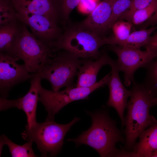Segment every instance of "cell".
Returning a JSON list of instances; mask_svg holds the SVG:
<instances>
[{
    "label": "cell",
    "mask_w": 157,
    "mask_h": 157,
    "mask_svg": "<svg viewBox=\"0 0 157 157\" xmlns=\"http://www.w3.org/2000/svg\"><path fill=\"white\" fill-rule=\"evenodd\" d=\"M20 30L15 45L13 56L23 61L28 71L40 74L51 62L56 52L40 41L29 31L27 26L21 22Z\"/></svg>",
    "instance_id": "obj_4"
},
{
    "label": "cell",
    "mask_w": 157,
    "mask_h": 157,
    "mask_svg": "<svg viewBox=\"0 0 157 157\" xmlns=\"http://www.w3.org/2000/svg\"><path fill=\"white\" fill-rule=\"evenodd\" d=\"M83 60L68 51L58 50L51 63L38 74L42 79L49 81L53 91L74 86V78Z\"/></svg>",
    "instance_id": "obj_7"
},
{
    "label": "cell",
    "mask_w": 157,
    "mask_h": 157,
    "mask_svg": "<svg viewBox=\"0 0 157 157\" xmlns=\"http://www.w3.org/2000/svg\"><path fill=\"white\" fill-rule=\"evenodd\" d=\"M20 21L18 20L0 26V52L15 58L13 56V51L20 31Z\"/></svg>",
    "instance_id": "obj_17"
},
{
    "label": "cell",
    "mask_w": 157,
    "mask_h": 157,
    "mask_svg": "<svg viewBox=\"0 0 157 157\" xmlns=\"http://www.w3.org/2000/svg\"><path fill=\"white\" fill-rule=\"evenodd\" d=\"M153 0H131L129 9L123 14L119 20H126L131 22L132 16L136 11L149 6Z\"/></svg>",
    "instance_id": "obj_26"
},
{
    "label": "cell",
    "mask_w": 157,
    "mask_h": 157,
    "mask_svg": "<svg viewBox=\"0 0 157 157\" xmlns=\"http://www.w3.org/2000/svg\"><path fill=\"white\" fill-rule=\"evenodd\" d=\"M86 112L92 119L91 126L76 138L68 139L67 141L74 142L77 146H89L100 157H120L121 150L118 149L116 144L118 142L124 144L125 140L116 122L104 110Z\"/></svg>",
    "instance_id": "obj_1"
},
{
    "label": "cell",
    "mask_w": 157,
    "mask_h": 157,
    "mask_svg": "<svg viewBox=\"0 0 157 157\" xmlns=\"http://www.w3.org/2000/svg\"><path fill=\"white\" fill-rule=\"evenodd\" d=\"M133 24L124 20H118L113 26V35L106 37V44L117 45L119 42L126 39L131 33Z\"/></svg>",
    "instance_id": "obj_20"
},
{
    "label": "cell",
    "mask_w": 157,
    "mask_h": 157,
    "mask_svg": "<svg viewBox=\"0 0 157 157\" xmlns=\"http://www.w3.org/2000/svg\"><path fill=\"white\" fill-rule=\"evenodd\" d=\"M144 47L146 49L157 52V33L150 37L149 42Z\"/></svg>",
    "instance_id": "obj_28"
},
{
    "label": "cell",
    "mask_w": 157,
    "mask_h": 157,
    "mask_svg": "<svg viewBox=\"0 0 157 157\" xmlns=\"http://www.w3.org/2000/svg\"><path fill=\"white\" fill-rule=\"evenodd\" d=\"M109 65L111 68V71L107 84L109 89V95L106 105L115 109L123 127L124 126V111L126 107L128 99L130 97L131 92V90H127L122 82L115 60L111 58Z\"/></svg>",
    "instance_id": "obj_12"
},
{
    "label": "cell",
    "mask_w": 157,
    "mask_h": 157,
    "mask_svg": "<svg viewBox=\"0 0 157 157\" xmlns=\"http://www.w3.org/2000/svg\"><path fill=\"white\" fill-rule=\"evenodd\" d=\"M116 0H103L85 19L77 24L83 29L104 37L108 31L107 26Z\"/></svg>",
    "instance_id": "obj_13"
},
{
    "label": "cell",
    "mask_w": 157,
    "mask_h": 157,
    "mask_svg": "<svg viewBox=\"0 0 157 157\" xmlns=\"http://www.w3.org/2000/svg\"><path fill=\"white\" fill-rule=\"evenodd\" d=\"M81 0H57L60 23L64 27L70 22L71 12L78 6Z\"/></svg>",
    "instance_id": "obj_21"
},
{
    "label": "cell",
    "mask_w": 157,
    "mask_h": 157,
    "mask_svg": "<svg viewBox=\"0 0 157 157\" xmlns=\"http://www.w3.org/2000/svg\"><path fill=\"white\" fill-rule=\"evenodd\" d=\"M108 45V49L118 57L115 60L116 65L119 71L124 73V83L127 86H130L134 81V74L137 70L140 67L144 68L157 58V52L147 49L142 51L118 45Z\"/></svg>",
    "instance_id": "obj_8"
},
{
    "label": "cell",
    "mask_w": 157,
    "mask_h": 157,
    "mask_svg": "<svg viewBox=\"0 0 157 157\" xmlns=\"http://www.w3.org/2000/svg\"><path fill=\"white\" fill-rule=\"evenodd\" d=\"M131 1V0H115L113 4L111 15L107 24L108 31L111 29L114 24L129 9Z\"/></svg>",
    "instance_id": "obj_24"
},
{
    "label": "cell",
    "mask_w": 157,
    "mask_h": 157,
    "mask_svg": "<svg viewBox=\"0 0 157 157\" xmlns=\"http://www.w3.org/2000/svg\"><path fill=\"white\" fill-rule=\"evenodd\" d=\"M153 106L157 105V97H155L152 101Z\"/></svg>",
    "instance_id": "obj_30"
},
{
    "label": "cell",
    "mask_w": 157,
    "mask_h": 157,
    "mask_svg": "<svg viewBox=\"0 0 157 157\" xmlns=\"http://www.w3.org/2000/svg\"><path fill=\"white\" fill-rule=\"evenodd\" d=\"M150 157H157V150L152 154Z\"/></svg>",
    "instance_id": "obj_31"
},
{
    "label": "cell",
    "mask_w": 157,
    "mask_h": 157,
    "mask_svg": "<svg viewBox=\"0 0 157 157\" xmlns=\"http://www.w3.org/2000/svg\"><path fill=\"white\" fill-rule=\"evenodd\" d=\"M33 142L28 141L22 145L16 144L4 135L0 137V153L3 145L6 144L8 147L10 152L13 157H35L32 148Z\"/></svg>",
    "instance_id": "obj_19"
},
{
    "label": "cell",
    "mask_w": 157,
    "mask_h": 157,
    "mask_svg": "<svg viewBox=\"0 0 157 157\" xmlns=\"http://www.w3.org/2000/svg\"><path fill=\"white\" fill-rule=\"evenodd\" d=\"M157 28V26L150 28L142 29L131 33L125 40L119 42L117 45L130 48L140 49L148 43L151 35Z\"/></svg>",
    "instance_id": "obj_18"
},
{
    "label": "cell",
    "mask_w": 157,
    "mask_h": 157,
    "mask_svg": "<svg viewBox=\"0 0 157 157\" xmlns=\"http://www.w3.org/2000/svg\"><path fill=\"white\" fill-rule=\"evenodd\" d=\"M80 119L75 117L65 124L47 119L42 123L37 122L30 128L26 129L22 136L27 141L35 142L42 156H55L62 149L66 134Z\"/></svg>",
    "instance_id": "obj_5"
},
{
    "label": "cell",
    "mask_w": 157,
    "mask_h": 157,
    "mask_svg": "<svg viewBox=\"0 0 157 157\" xmlns=\"http://www.w3.org/2000/svg\"><path fill=\"white\" fill-rule=\"evenodd\" d=\"M129 157H150L157 150V123L143 131Z\"/></svg>",
    "instance_id": "obj_16"
},
{
    "label": "cell",
    "mask_w": 157,
    "mask_h": 157,
    "mask_svg": "<svg viewBox=\"0 0 157 157\" xmlns=\"http://www.w3.org/2000/svg\"><path fill=\"white\" fill-rule=\"evenodd\" d=\"M17 59L0 52V98H7L15 85L31 79L35 74L30 73L24 64H19Z\"/></svg>",
    "instance_id": "obj_10"
},
{
    "label": "cell",
    "mask_w": 157,
    "mask_h": 157,
    "mask_svg": "<svg viewBox=\"0 0 157 157\" xmlns=\"http://www.w3.org/2000/svg\"><path fill=\"white\" fill-rule=\"evenodd\" d=\"M157 24V9L155 12L147 21L143 24L142 29L146 28L148 26H156Z\"/></svg>",
    "instance_id": "obj_29"
},
{
    "label": "cell",
    "mask_w": 157,
    "mask_h": 157,
    "mask_svg": "<svg viewBox=\"0 0 157 157\" xmlns=\"http://www.w3.org/2000/svg\"><path fill=\"white\" fill-rule=\"evenodd\" d=\"M18 20L11 0H0V26Z\"/></svg>",
    "instance_id": "obj_22"
},
{
    "label": "cell",
    "mask_w": 157,
    "mask_h": 157,
    "mask_svg": "<svg viewBox=\"0 0 157 157\" xmlns=\"http://www.w3.org/2000/svg\"><path fill=\"white\" fill-rule=\"evenodd\" d=\"M15 7L44 16L56 23H60L57 0H11Z\"/></svg>",
    "instance_id": "obj_15"
},
{
    "label": "cell",
    "mask_w": 157,
    "mask_h": 157,
    "mask_svg": "<svg viewBox=\"0 0 157 157\" xmlns=\"http://www.w3.org/2000/svg\"><path fill=\"white\" fill-rule=\"evenodd\" d=\"M100 2L99 0H81L78 6L81 10L91 13Z\"/></svg>",
    "instance_id": "obj_27"
},
{
    "label": "cell",
    "mask_w": 157,
    "mask_h": 157,
    "mask_svg": "<svg viewBox=\"0 0 157 157\" xmlns=\"http://www.w3.org/2000/svg\"><path fill=\"white\" fill-rule=\"evenodd\" d=\"M133 86L130 99L127 102V114L124 118L125 135V147L126 151H132L136 140L144 130L157 123L154 117L150 115L149 110L153 106L155 97L153 92L143 83L135 80Z\"/></svg>",
    "instance_id": "obj_2"
},
{
    "label": "cell",
    "mask_w": 157,
    "mask_h": 157,
    "mask_svg": "<svg viewBox=\"0 0 157 157\" xmlns=\"http://www.w3.org/2000/svg\"><path fill=\"white\" fill-rule=\"evenodd\" d=\"M63 28L60 37L49 44L54 51L65 50L83 59L96 60L100 57L101 51L99 49L106 44V37L84 29L71 22Z\"/></svg>",
    "instance_id": "obj_3"
},
{
    "label": "cell",
    "mask_w": 157,
    "mask_h": 157,
    "mask_svg": "<svg viewBox=\"0 0 157 157\" xmlns=\"http://www.w3.org/2000/svg\"><path fill=\"white\" fill-rule=\"evenodd\" d=\"M15 7L19 20L28 26L32 33L40 41L49 45L61 35L63 31L59 25L48 17Z\"/></svg>",
    "instance_id": "obj_9"
},
{
    "label": "cell",
    "mask_w": 157,
    "mask_h": 157,
    "mask_svg": "<svg viewBox=\"0 0 157 157\" xmlns=\"http://www.w3.org/2000/svg\"><path fill=\"white\" fill-rule=\"evenodd\" d=\"M144 68L146 73L143 83L157 97V60H152Z\"/></svg>",
    "instance_id": "obj_23"
},
{
    "label": "cell",
    "mask_w": 157,
    "mask_h": 157,
    "mask_svg": "<svg viewBox=\"0 0 157 157\" xmlns=\"http://www.w3.org/2000/svg\"><path fill=\"white\" fill-rule=\"evenodd\" d=\"M42 80L38 74H35L30 79L31 85L28 91L21 98L14 100L0 98V111L12 108L23 110L26 116V129L30 128L37 122L36 112L38 101L39 89Z\"/></svg>",
    "instance_id": "obj_11"
},
{
    "label": "cell",
    "mask_w": 157,
    "mask_h": 157,
    "mask_svg": "<svg viewBox=\"0 0 157 157\" xmlns=\"http://www.w3.org/2000/svg\"><path fill=\"white\" fill-rule=\"evenodd\" d=\"M157 9V0H153L147 6L135 12L133 14L131 22L134 25L145 22L155 12Z\"/></svg>",
    "instance_id": "obj_25"
},
{
    "label": "cell",
    "mask_w": 157,
    "mask_h": 157,
    "mask_svg": "<svg viewBox=\"0 0 157 157\" xmlns=\"http://www.w3.org/2000/svg\"><path fill=\"white\" fill-rule=\"evenodd\" d=\"M110 76L109 73L91 87H67L60 91L47 90L41 84L39 89L38 101L42 103L47 112L46 119L54 120L56 114L65 106L76 101L87 99L92 93L107 85Z\"/></svg>",
    "instance_id": "obj_6"
},
{
    "label": "cell",
    "mask_w": 157,
    "mask_h": 157,
    "mask_svg": "<svg viewBox=\"0 0 157 157\" xmlns=\"http://www.w3.org/2000/svg\"><path fill=\"white\" fill-rule=\"evenodd\" d=\"M111 58L107 51L104 50L100 57L94 61L84 59L77 73L76 86L90 87L94 85L97 82V76L100 70L103 66L109 65Z\"/></svg>",
    "instance_id": "obj_14"
}]
</instances>
